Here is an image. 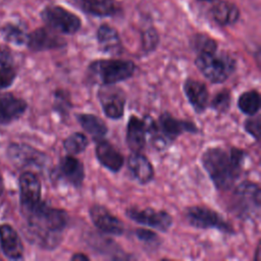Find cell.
<instances>
[{
  "label": "cell",
  "mask_w": 261,
  "mask_h": 261,
  "mask_svg": "<svg viewBox=\"0 0 261 261\" xmlns=\"http://www.w3.org/2000/svg\"><path fill=\"white\" fill-rule=\"evenodd\" d=\"M238 107L244 114L253 116L260 110V94L257 90L252 89L242 93L238 99Z\"/></svg>",
  "instance_id": "484cf974"
},
{
  "label": "cell",
  "mask_w": 261,
  "mask_h": 261,
  "mask_svg": "<svg viewBox=\"0 0 261 261\" xmlns=\"http://www.w3.org/2000/svg\"><path fill=\"white\" fill-rule=\"evenodd\" d=\"M96 40L101 51L110 55H119L122 52V42L119 33L108 23H102L96 31Z\"/></svg>",
  "instance_id": "ffe728a7"
},
{
  "label": "cell",
  "mask_w": 261,
  "mask_h": 261,
  "mask_svg": "<svg viewBox=\"0 0 261 261\" xmlns=\"http://www.w3.org/2000/svg\"><path fill=\"white\" fill-rule=\"evenodd\" d=\"M40 16L46 27L62 35H74L82 28L81 18L70 10L60 5L45 6Z\"/></svg>",
  "instance_id": "ba28073f"
},
{
  "label": "cell",
  "mask_w": 261,
  "mask_h": 261,
  "mask_svg": "<svg viewBox=\"0 0 261 261\" xmlns=\"http://www.w3.org/2000/svg\"><path fill=\"white\" fill-rule=\"evenodd\" d=\"M147 122V135L150 143L158 151L167 149L182 134H197L198 126L190 120L174 117L169 112H163L155 120L151 116H145Z\"/></svg>",
  "instance_id": "3957f363"
},
{
  "label": "cell",
  "mask_w": 261,
  "mask_h": 261,
  "mask_svg": "<svg viewBox=\"0 0 261 261\" xmlns=\"http://www.w3.org/2000/svg\"><path fill=\"white\" fill-rule=\"evenodd\" d=\"M260 115L258 113L244 121V129L256 142H259L260 139Z\"/></svg>",
  "instance_id": "d6a6232c"
},
{
  "label": "cell",
  "mask_w": 261,
  "mask_h": 261,
  "mask_svg": "<svg viewBox=\"0 0 261 261\" xmlns=\"http://www.w3.org/2000/svg\"><path fill=\"white\" fill-rule=\"evenodd\" d=\"M230 103L231 94L229 90L223 89L213 96L212 100L209 102V106L218 113H225L229 109Z\"/></svg>",
  "instance_id": "4dcf8cb0"
},
{
  "label": "cell",
  "mask_w": 261,
  "mask_h": 261,
  "mask_svg": "<svg viewBox=\"0 0 261 261\" xmlns=\"http://www.w3.org/2000/svg\"><path fill=\"white\" fill-rule=\"evenodd\" d=\"M136 64L132 60L109 58L97 59L88 66L89 80L99 85H115L130 79L136 71Z\"/></svg>",
  "instance_id": "277c9868"
},
{
  "label": "cell",
  "mask_w": 261,
  "mask_h": 261,
  "mask_svg": "<svg viewBox=\"0 0 261 261\" xmlns=\"http://www.w3.org/2000/svg\"><path fill=\"white\" fill-rule=\"evenodd\" d=\"M182 90L196 113L201 114L206 111L209 106V91L204 83L188 77L184 82Z\"/></svg>",
  "instance_id": "9a60e30c"
},
{
  "label": "cell",
  "mask_w": 261,
  "mask_h": 261,
  "mask_svg": "<svg viewBox=\"0 0 261 261\" xmlns=\"http://www.w3.org/2000/svg\"><path fill=\"white\" fill-rule=\"evenodd\" d=\"M97 97L106 117L117 120L123 116L126 96L121 88L114 85H102Z\"/></svg>",
  "instance_id": "30bf717a"
},
{
  "label": "cell",
  "mask_w": 261,
  "mask_h": 261,
  "mask_svg": "<svg viewBox=\"0 0 261 261\" xmlns=\"http://www.w3.org/2000/svg\"><path fill=\"white\" fill-rule=\"evenodd\" d=\"M135 234L144 244H147L148 246H159L160 244V239L157 236V233L151 229H146V228H137L135 230Z\"/></svg>",
  "instance_id": "836d02e7"
},
{
  "label": "cell",
  "mask_w": 261,
  "mask_h": 261,
  "mask_svg": "<svg viewBox=\"0 0 261 261\" xmlns=\"http://www.w3.org/2000/svg\"><path fill=\"white\" fill-rule=\"evenodd\" d=\"M0 245L4 255L9 259L22 258L23 246L21 240L11 225H0Z\"/></svg>",
  "instance_id": "7402d4cb"
},
{
  "label": "cell",
  "mask_w": 261,
  "mask_h": 261,
  "mask_svg": "<svg viewBox=\"0 0 261 261\" xmlns=\"http://www.w3.org/2000/svg\"><path fill=\"white\" fill-rule=\"evenodd\" d=\"M16 73L9 65L0 66V90L6 89L12 85Z\"/></svg>",
  "instance_id": "e575fe53"
},
{
  "label": "cell",
  "mask_w": 261,
  "mask_h": 261,
  "mask_svg": "<svg viewBox=\"0 0 261 261\" xmlns=\"http://www.w3.org/2000/svg\"><path fill=\"white\" fill-rule=\"evenodd\" d=\"M72 104L70 101L69 94L61 89H58L55 91V97H54V108L55 110L60 113V115L64 116L67 115L68 110L71 108Z\"/></svg>",
  "instance_id": "1f68e13d"
},
{
  "label": "cell",
  "mask_w": 261,
  "mask_h": 261,
  "mask_svg": "<svg viewBox=\"0 0 261 261\" xmlns=\"http://www.w3.org/2000/svg\"><path fill=\"white\" fill-rule=\"evenodd\" d=\"M187 222L198 229H217L226 234H234L232 224L216 210L205 205L187 207L184 212Z\"/></svg>",
  "instance_id": "52a82bcc"
},
{
  "label": "cell",
  "mask_w": 261,
  "mask_h": 261,
  "mask_svg": "<svg viewBox=\"0 0 261 261\" xmlns=\"http://www.w3.org/2000/svg\"><path fill=\"white\" fill-rule=\"evenodd\" d=\"M88 146L89 139L85 134L81 132L70 134L63 141V148L69 155H77L84 152Z\"/></svg>",
  "instance_id": "4316f807"
},
{
  "label": "cell",
  "mask_w": 261,
  "mask_h": 261,
  "mask_svg": "<svg viewBox=\"0 0 261 261\" xmlns=\"http://www.w3.org/2000/svg\"><path fill=\"white\" fill-rule=\"evenodd\" d=\"M25 44L32 51L36 52L60 49L66 46L65 40L48 27L38 28L30 33Z\"/></svg>",
  "instance_id": "7c38bea8"
},
{
  "label": "cell",
  "mask_w": 261,
  "mask_h": 261,
  "mask_svg": "<svg viewBox=\"0 0 261 261\" xmlns=\"http://www.w3.org/2000/svg\"><path fill=\"white\" fill-rule=\"evenodd\" d=\"M22 213L27 219L28 236L33 243L46 250H53L60 245L70 221L65 210L41 201Z\"/></svg>",
  "instance_id": "6da1fadb"
},
{
  "label": "cell",
  "mask_w": 261,
  "mask_h": 261,
  "mask_svg": "<svg viewBox=\"0 0 261 261\" xmlns=\"http://www.w3.org/2000/svg\"><path fill=\"white\" fill-rule=\"evenodd\" d=\"M159 42H160V36L158 31L155 28L150 27L142 32L141 45H142V50L145 53H151L154 50H156L157 46L159 45Z\"/></svg>",
  "instance_id": "f546056e"
},
{
  "label": "cell",
  "mask_w": 261,
  "mask_h": 261,
  "mask_svg": "<svg viewBox=\"0 0 261 261\" xmlns=\"http://www.w3.org/2000/svg\"><path fill=\"white\" fill-rule=\"evenodd\" d=\"M191 46L197 53L212 52L218 49L217 42L205 34H196L191 39Z\"/></svg>",
  "instance_id": "f1b7e54d"
},
{
  "label": "cell",
  "mask_w": 261,
  "mask_h": 261,
  "mask_svg": "<svg viewBox=\"0 0 261 261\" xmlns=\"http://www.w3.org/2000/svg\"><path fill=\"white\" fill-rule=\"evenodd\" d=\"M57 172L67 184L79 189L83 186L86 176L84 163L74 155H65L60 158Z\"/></svg>",
  "instance_id": "2e32d148"
},
{
  "label": "cell",
  "mask_w": 261,
  "mask_h": 261,
  "mask_svg": "<svg viewBox=\"0 0 261 261\" xmlns=\"http://www.w3.org/2000/svg\"><path fill=\"white\" fill-rule=\"evenodd\" d=\"M24 100L15 97L12 94L0 95V122L8 123L19 118L27 110Z\"/></svg>",
  "instance_id": "603a6c76"
},
{
  "label": "cell",
  "mask_w": 261,
  "mask_h": 261,
  "mask_svg": "<svg viewBox=\"0 0 261 261\" xmlns=\"http://www.w3.org/2000/svg\"><path fill=\"white\" fill-rule=\"evenodd\" d=\"M95 154L99 163L111 172H118L124 164L123 155L105 138L96 142Z\"/></svg>",
  "instance_id": "e0dca14e"
},
{
  "label": "cell",
  "mask_w": 261,
  "mask_h": 261,
  "mask_svg": "<svg viewBox=\"0 0 261 261\" xmlns=\"http://www.w3.org/2000/svg\"><path fill=\"white\" fill-rule=\"evenodd\" d=\"M258 255H259V245L257 246V249H256V260H259V258H258Z\"/></svg>",
  "instance_id": "74e56055"
},
{
  "label": "cell",
  "mask_w": 261,
  "mask_h": 261,
  "mask_svg": "<svg viewBox=\"0 0 261 261\" xmlns=\"http://www.w3.org/2000/svg\"><path fill=\"white\" fill-rule=\"evenodd\" d=\"M147 122L145 117L130 115L126 123L125 142L132 152H142L147 143Z\"/></svg>",
  "instance_id": "ac0fdd59"
},
{
  "label": "cell",
  "mask_w": 261,
  "mask_h": 261,
  "mask_svg": "<svg viewBox=\"0 0 261 261\" xmlns=\"http://www.w3.org/2000/svg\"><path fill=\"white\" fill-rule=\"evenodd\" d=\"M8 156L13 164L21 167L42 168L47 161V157L44 153L23 144L11 145L8 149Z\"/></svg>",
  "instance_id": "4fadbf2b"
},
{
  "label": "cell",
  "mask_w": 261,
  "mask_h": 261,
  "mask_svg": "<svg viewBox=\"0 0 261 261\" xmlns=\"http://www.w3.org/2000/svg\"><path fill=\"white\" fill-rule=\"evenodd\" d=\"M195 65L198 70L211 83H224L236 70V59L226 52L197 53Z\"/></svg>",
  "instance_id": "5b68a950"
},
{
  "label": "cell",
  "mask_w": 261,
  "mask_h": 261,
  "mask_svg": "<svg viewBox=\"0 0 261 261\" xmlns=\"http://www.w3.org/2000/svg\"><path fill=\"white\" fill-rule=\"evenodd\" d=\"M76 120L95 142L104 139L108 133V127L104 120L93 113H77Z\"/></svg>",
  "instance_id": "d4e9b609"
},
{
  "label": "cell",
  "mask_w": 261,
  "mask_h": 261,
  "mask_svg": "<svg viewBox=\"0 0 261 261\" xmlns=\"http://www.w3.org/2000/svg\"><path fill=\"white\" fill-rule=\"evenodd\" d=\"M73 2L85 13L98 17L113 16L119 10L115 0H73Z\"/></svg>",
  "instance_id": "cb8c5ba5"
},
{
  "label": "cell",
  "mask_w": 261,
  "mask_h": 261,
  "mask_svg": "<svg viewBox=\"0 0 261 261\" xmlns=\"http://www.w3.org/2000/svg\"><path fill=\"white\" fill-rule=\"evenodd\" d=\"M247 154L237 147H209L202 156L201 163L218 191L230 190L241 177Z\"/></svg>",
  "instance_id": "7a4b0ae2"
},
{
  "label": "cell",
  "mask_w": 261,
  "mask_h": 261,
  "mask_svg": "<svg viewBox=\"0 0 261 261\" xmlns=\"http://www.w3.org/2000/svg\"><path fill=\"white\" fill-rule=\"evenodd\" d=\"M89 216L95 227L106 234L121 236L124 232L123 222L104 205L93 204L89 208Z\"/></svg>",
  "instance_id": "8fae6325"
},
{
  "label": "cell",
  "mask_w": 261,
  "mask_h": 261,
  "mask_svg": "<svg viewBox=\"0 0 261 261\" xmlns=\"http://www.w3.org/2000/svg\"><path fill=\"white\" fill-rule=\"evenodd\" d=\"M9 60H10L9 52L5 48L0 47V66L8 65Z\"/></svg>",
  "instance_id": "d590c367"
},
{
  "label": "cell",
  "mask_w": 261,
  "mask_h": 261,
  "mask_svg": "<svg viewBox=\"0 0 261 261\" xmlns=\"http://www.w3.org/2000/svg\"><path fill=\"white\" fill-rule=\"evenodd\" d=\"M198 1H212V0H198Z\"/></svg>",
  "instance_id": "f35d334b"
},
{
  "label": "cell",
  "mask_w": 261,
  "mask_h": 261,
  "mask_svg": "<svg viewBox=\"0 0 261 261\" xmlns=\"http://www.w3.org/2000/svg\"><path fill=\"white\" fill-rule=\"evenodd\" d=\"M126 164L132 176L140 185H148L154 179V167L151 161L141 152H132Z\"/></svg>",
  "instance_id": "d6986e66"
},
{
  "label": "cell",
  "mask_w": 261,
  "mask_h": 261,
  "mask_svg": "<svg viewBox=\"0 0 261 261\" xmlns=\"http://www.w3.org/2000/svg\"><path fill=\"white\" fill-rule=\"evenodd\" d=\"M0 33L2 37L9 43L15 45H22L27 43L28 35L16 24L6 23L0 28Z\"/></svg>",
  "instance_id": "83f0119b"
},
{
  "label": "cell",
  "mask_w": 261,
  "mask_h": 261,
  "mask_svg": "<svg viewBox=\"0 0 261 261\" xmlns=\"http://www.w3.org/2000/svg\"><path fill=\"white\" fill-rule=\"evenodd\" d=\"M209 12L213 20L221 27H228L237 23L241 16L239 7L227 0H212Z\"/></svg>",
  "instance_id": "44dd1931"
},
{
  "label": "cell",
  "mask_w": 261,
  "mask_h": 261,
  "mask_svg": "<svg viewBox=\"0 0 261 261\" xmlns=\"http://www.w3.org/2000/svg\"><path fill=\"white\" fill-rule=\"evenodd\" d=\"M261 190L257 182L244 180L236 186L229 202V210L242 220H254L260 213Z\"/></svg>",
  "instance_id": "8992f818"
},
{
  "label": "cell",
  "mask_w": 261,
  "mask_h": 261,
  "mask_svg": "<svg viewBox=\"0 0 261 261\" xmlns=\"http://www.w3.org/2000/svg\"><path fill=\"white\" fill-rule=\"evenodd\" d=\"M90 257L85 253H74L70 257V260L72 261H88Z\"/></svg>",
  "instance_id": "8d00e7d4"
},
{
  "label": "cell",
  "mask_w": 261,
  "mask_h": 261,
  "mask_svg": "<svg viewBox=\"0 0 261 261\" xmlns=\"http://www.w3.org/2000/svg\"><path fill=\"white\" fill-rule=\"evenodd\" d=\"M21 211L28 210L41 202L42 186L39 177L32 171H24L19 176Z\"/></svg>",
  "instance_id": "5bb4252c"
},
{
  "label": "cell",
  "mask_w": 261,
  "mask_h": 261,
  "mask_svg": "<svg viewBox=\"0 0 261 261\" xmlns=\"http://www.w3.org/2000/svg\"><path fill=\"white\" fill-rule=\"evenodd\" d=\"M127 218L142 225L152 227L161 232H166L172 225L173 218L166 210H158L152 207H128L125 209Z\"/></svg>",
  "instance_id": "9c48e42d"
}]
</instances>
